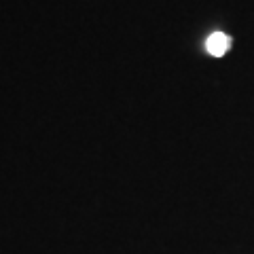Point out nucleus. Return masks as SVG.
I'll return each instance as SVG.
<instances>
[{
	"instance_id": "nucleus-1",
	"label": "nucleus",
	"mask_w": 254,
	"mask_h": 254,
	"mask_svg": "<svg viewBox=\"0 0 254 254\" xmlns=\"http://www.w3.org/2000/svg\"><path fill=\"white\" fill-rule=\"evenodd\" d=\"M205 47H208V51H210L212 55L220 58V55H225L227 49L231 47V38H229L227 34H222V32H214V34L208 38Z\"/></svg>"
}]
</instances>
